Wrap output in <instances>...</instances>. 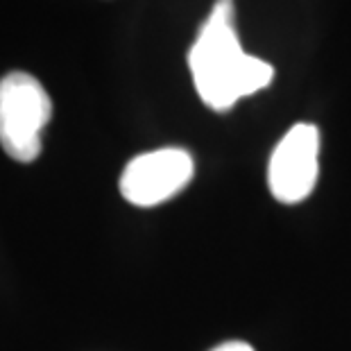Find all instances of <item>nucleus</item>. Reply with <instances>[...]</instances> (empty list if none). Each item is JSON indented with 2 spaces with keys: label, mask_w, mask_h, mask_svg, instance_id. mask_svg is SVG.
Masks as SVG:
<instances>
[{
  "label": "nucleus",
  "mask_w": 351,
  "mask_h": 351,
  "mask_svg": "<svg viewBox=\"0 0 351 351\" xmlns=\"http://www.w3.org/2000/svg\"><path fill=\"white\" fill-rule=\"evenodd\" d=\"M195 175V161L182 147L143 152L127 163L121 175V195L134 206L150 208L179 195Z\"/></svg>",
  "instance_id": "7ed1b4c3"
},
{
  "label": "nucleus",
  "mask_w": 351,
  "mask_h": 351,
  "mask_svg": "<svg viewBox=\"0 0 351 351\" xmlns=\"http://www.w3.org/2000/svg\"><path fill=\"white\" fill-rule=\"evenodd\" d=\"M211 351H254V347L243 340H229V342H222L218 347H213Z\"/></svg>",
  "instance_id": "39448f33"
},
{
  "label": "nucleus",
  "mask_w": 351,
  "mask_h": 351,
  "mask_svg": "<svg viewBox=\"0 0 351 351\" xmlns=\"http://www.w3.org/2000/svg\"><path fill=\"white\" fill-rule=\"evenodd\" d=\"M319 177V132L315 125L290 127L267 166V186L281 204H300L311 195Z\"/></svg>",
  "instance_id": "20e7f679"
},
{
  "label": "nucleus",
  "mask_w": 351,
  "mask_h": 351,
  "mask_svg": "<svg viewBox=\"0 0 351 351\" xmlns=\"http://www.w3.org/2000/svg\"><path fill=\"white\" fill-rule=\"evenodd\" d=\"M189 69L202 102L229 111L241 98L270 86L274 69L241 48L234 27V0H218L189 52Z\"/></svg>",
  "instance_id": "f257e3e1"
},
{
  "label": "nucleus",
  "mask_w": 351,
  "mask_h": 351,
  "mask_svg": "<svg viewBox=\"0 0 351 351\" xmlns=\"http://www.w3.org/2000/svg\"><path fill=\"white\" fill-rule=\"evenodd\" d=\"M52 116V102L29 73L0 80V145L14 161L32 163L41 154V132Z\"/></svg>",
  "instance_id": "f03ea898"
}]
</instances>
